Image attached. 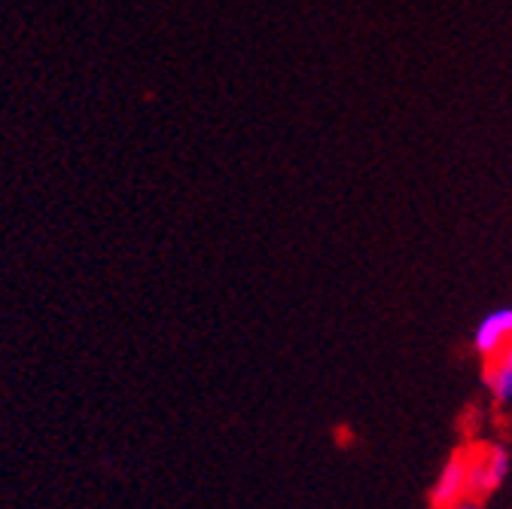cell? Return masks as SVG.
<instances>
[{
    "label": "cell",
    "instance_id": "3",
    "mask_svg": "<svg viewBox=\"0 0 512 509\" xmlns=\"http://www.w3.org/2000/svg\"><path fill=\"white\" fill-rule=\"evenodd\" d=\"M470 345L482 360L509 348L512 345V305H500V308H491L488 314H482L479 324L473 327Z\"/></svg>",
    "mask_w": 512,
    "mask_h": 509
},
{
    "label": "cell",
    "instance_id": "4",
    "mask_svg": "<svg viewBox=\"0 0 512 509\" xmlns=\"http://www.w3.org/2000/svg\"><path fill=\"white\" fill-rule=\"evenodd\" d=\"M482 385L494 406H512V345L485 360Z\"/></svg>",
    "mask_w": 512,
    "mask_h": 509
},
{
    "label": "cell",
    "instance_id": "1",
    "mask_svg": "<svg viewBox=\"0 0 512 509\" xmlns=\"http://www.w3.org/2000/svg\"><path fill=\"white\" fill-rule=\"evenodd\" d=\"M512 476V449L506 442H485L479 449H470V485L473 497L497 494L506 479Z\"/></svg>",
    "mask_w": 512,
    "mask_h": 509
},
{
    "label": "cell",
    "instance_id": "2",
    "mask_svg": "<svg viewBox=\"0 0 512 509\" xmlns=\"http://www.w3.org/2000/svg\"><path fill=\"white\" fill-rule=\"evenodd\" d=\"M473 497V485H470V449H458L445 458V464L439 467L433 488H430V506L433 509H452L464 500Z\"/></svg>",
    "mask_w": 512,
    "mask_h": 509
},
{
    "label": "cell",
    "instance_id": "5",
    "mask_svg": "<svg viewBox=\"0 0 512 509\" xmlns=\"http://www.w3.org/2000/svg\"><path fill=\"white\" fill-rule=\"evenodd\" d=\"M452 509H482V506H479L476 497H470V500H464V503H458V506H452Z\"/></svg>",
    "mask_w": 512,
    "mask_h": 509
}]
</instances>
